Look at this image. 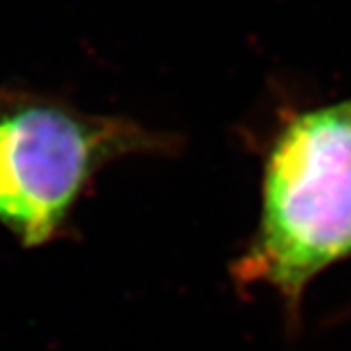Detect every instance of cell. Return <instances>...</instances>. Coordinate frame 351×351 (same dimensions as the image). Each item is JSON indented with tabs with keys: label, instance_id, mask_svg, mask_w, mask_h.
Masks as SVG:
<instances>
[{
	"label": "cell",
	"instance_id": "obj_1",
	"mask_svg": "<svg viewBox=\"0 0 351 351\" xmlns=\"http://www.w3.org/2000/svg\"><path fill=\"white\" fill-rule=\"evenodd\" d=\"M351 252V97L298 114L267 163L263 218L235 267L278 290L290 313L319 271Z\"/></svg>",
	"mask_w": 351,
	"mask_h": 351
},
{
	"label": "cell",
	"instance_id": "obj_2",
	"mask_svg": "<svg viewBox=\"0 0 351 351\" xmlns=\"http://www.w3.org/2000/svg\"><path fill=\"white\" fill-rule=\"evenodd\" d=\"M128 138L51 106H26L0 119V222L26 245L56 233L95 165Z\"/></svg>",
	"mask_w": 351,
	"mask_h": 351
}]
</instances>
